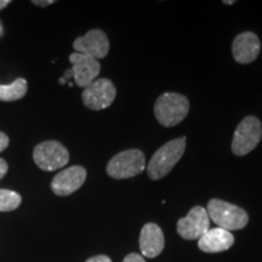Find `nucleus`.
<instances>
[{
	"label": "nucleus",
	"mask_w": 262,
	"mask_h": 262,
	"mask_svg": "<svg viewBox=\"0 0 262 262\" xmlns=\"http://www.w3.org/2000/svg\"><path fill=\"white\" fill-rule=\"evenodd\" d=\"M260 39L253 32H244L234 38L232 44V55L235 62L248 64L254 62L260 55Z\"/></svg>",
	"instance_id": "obj_12"
},
{
	"label": "nucleus",
	"mask_w": 262,
	"mask_h": 262,
	"mask_svg": "<svg viewBox=\"0 0 262 262\" xmlns=\"http://www.w3.org/2000/svg\"><path fill=\"white\" fill-rule=\"evenodd\" d=\"M86 262H112V260L108 256H106V255H97V256L88 258Z\"/></svg>",
	"instance_id": "obj_19"
},
{
	"label": "nucleus",
	"mask_w": 262,
	"mask_h": 262,
	"mask_svg": "<svg viewBox=\"0 0 262 262\" xmlns=\"http://www.w3.org/2000/svg\"><path fill=\"white\" fill-rule=\"evenodd\" d=\"M233 244V234L220 227L209 228V231L198 241L199 249L208 254L222 253V251L228 250Z\"/></svg>",
	"instance_id": "obj_14"
},
{
	"label": "nucleus",
	"mask_w": 262,
	"mask_h": 262,
	"mask_svg": "<svg viewBox=\"0 0 262 262\" xmlns=\"http://www.w3.org/2000/svg\"><path fill=\"white\" fill-rule=\"evenodd\" d=\"M146 169V157L140 149H127L114 156L107 164V173L116 180L131 179Z\"/></svg>",
	"instance_id": "obj_4"
},
{
	"label": "nucleus",
	"mask_w": 262,
	"mask_h": 262,
	"mask_svg": "<svg viewBox=\"0 0 262 262\" xmlns=\"http://www.w3.org/2000/svg\"><path fill=\"white\" fill-rule=\"evenodd\" d=\"M73 48L75 52L86 55L98 61L107 56L110 51V40L103 31L91 29L83 37L75 39Z\"/></svg>",
	"instance_id": "obj_9"
},
{
	"label": "nucleus",
	"mask_w": 262,
	"mask_h": 262,
	"mask_svg": "<svg viewBox=\"0 0 262 262\" xmlns=\"http://www.w3.org/2000/svg\"><path fill=\"white\" fill-rule=\"evenodd\" d=\"M86 175V170L80 165H73L62 170L51 181L52 192L60 196L71 195L84 185Z\"/></svg>",
	"instance_id": "obj_10"
},
{
	"label": "nucleus",
	"mask_w": 262,
	"mask_h": 262,
	"mask_svg": "<svg viewBox=\"0 0 262 262\" xmlns=\"http://www.w3.org/2000/svg\"><path fill=\"white\" fill-rule=\"evenodd\" d=\"M189 102L187 97L178 93H165L155 103V116L163 126L178 125L187 117Z\"/></svg>",
	"instance_id": "obj_2"
},
{
	"label": "nucleus",
	"mask_w": 262,
	"mask_h": 262,
	"mask_svg": "<svg viewBox=\"0 0 262 262\" xmlns=\"http://www.w3.org/2000/svg\"><path fill=\"white\" fill-rule=\"evenodd\" d=\"M28 84L24 78H17L14 83L9 85H0V101L12 102V101L21 100L27 94Z\"/></svg>",
	"instance_id": "obj_15"
},
{
	"label": "nucleus",
	"mask_w": 262,
	"mask_h": 262,
	"mask_svg": "<svg viewBox=\"0 0 262 262\" xmlns=\"http://www.w3.org/2000/svg\"><path fill=\"white\" fill-rule=\"evenodd\" d=\"M70 61L72 63V72L75 84L80 88H86L97 79L101 72L100 62L86 55L73 52L71 54Z\"/></svg>",
	"instance_id": "obj_11"
},
{
	"label": "nucleus",
	"mask_w": 262,
	"mask_h": 262,
	"mask_svg": "<svg viewBox=\"0 0 262 262\" xmlns=\"http://www.w3.org/2000/svg\"><path fill=\"white\" fill-rule=\"evenodd\" d=\"M10 0H0V10H3V9H5L6 6H8L9 4H10Z\"/></svg>",
	"instance_id": "obj_23"
},
{
	"label": "nucleus",
	"mask_w": 262,
	"mask_h": 262,
	"mask_svg": "<svg viewBox=\"0 0 262 262\" xmlns=\"http://www.w3.org/2000/svg\"><path fill=\"white\" fill-rule=\"evenodd\" d=\"M225 4H227V5H232V4H234V2H224Z\"/></svg>",
	"instance_id": "obj_24"
},
{
	"label": "nucleus",
	"mask_w": 262,
	"mask_h": 262,
	"mask_svg": "<svg viewBox=\"0 0 262 262\" xmlns=\"http://www.w3.org/2000/svg\"><path fill=\"white\" fill-rule=\"evenodd\" d=\"M165 239L162 228L156 224H146L141 229L140 249L145 257L155 258L162 254Z\"/></svg>",
	"instance_id": "obj_13"
},
{
	"label": "nucleus",
	"mask_w": 262,
	"mask_h": 262,
	"mask_svg": "<svg viewBox=\"0 0 262 262\" xmlns=\"http://www.w3.org/2000/svg\"><path fill=\"white\" fill-rule=\"evenodd\" d=\"M123 262H146L145 258H143L142 255H139V254H129L127 256L124 258Z\"/></svg>",
	"instance_id": "obj_17"
},
{
	"label": "nucleus",
	"mask_w": 262,
	"mask_h": 262,
	"mask_svg": "<svg viewBox=\"0 0 262 262\" xmlns=\"http://www.w3.org/2000/svg\"><path fill=\"white\" fill-rule=\"evenodd\" d=\"M186 149V137H180L169 141L168 143L160 147L150 158L147 172L152 180H160L173 169L179 163Z\"/></svg>",
	"instance_id": "obj_1"
},
{
	"label": "nucleus",
	"mask_w": 262,
	"mask_h": 262,
	"mask_svg": "<svg viewBox=\"0 0 262 262\" xmlns=\"http://www.w3.org/2000/svg\"><path fill=\"white\" fill-rule=\"evenodd\" d=\"M206 211L217 227L229 232L243 229L249 222V216L244 209L221 199H211Z\"/></svg>",
	"instance_id": "obj_3"
},
{
	"label": "nucleus",
	"mask_w": 262,
	"mask_h": 262,
	"mask_svg": "<svg viewBox=\"0 0 262 262\" xmlns=\"http://www.w3.org/2000/svg\"><path fill=\"white\" fill-rule=\"evenodd\" d=\"M210 228V217L203 206H194L187 216L180 219L178 222V233L183 239L195 241L202 238Z\"/></svg>",
	"instance_id": "obj_8"
},
{
	"label": "nucleus",
	"mask_w": 262,
	"mask_h": 262,
	"mask_svg": "<svg viewBox=\"0 0 262 262\" xmlns=\"http://www.w3.org/2000/svg\"><path fill=\"white\" fill-rule=\"evenodd\" d=\"M262 139V124L256 117H245L234 131L232 152L235 156L249 155Z\"/></svg>",
	"instance_id": "obj_5"
},
{
	"label": "nucleus",
	"mask_w": 262,
	"mask_h": 262,
	"mask_svg": "<svg viewBox=\"0 0 262 262\" xmlns=\"http://www.w3.org/2000/svg\"><path fill=\"white\" fill-rule=\"evenodd\" d=\"M0 33H2V26H0Z\"/></svg>",
	"instance_id": "obj_25"
},
{
	"label": "nucleus",
	"mask_w": 262,
	"mask_h": 262,
	"mask_svg": "<svg viewBox=\"0 0 262 262\" xmlns=\"http://www.w3.org/2000/svg\"><path fill=\"white\" fill-rule=\"evenodd\" d=\"M33 4L38 5V6H48V5H51L54 4V0H45V2H37V0H34V2H32Z\"/></svg>",
	"instance_id": "obj_21"
},
{
	"label": "nucleus",
	"mask_w": 262,
	"mask_h": 262,
	"mask_svg": "<svg viewBox=\"0 0 262 262\" xmlns=\"http://www.w3.org/2000/svg\"><path fill=\"white\" fill-rule=\"evenodd\" d=\"M117 95L114 84L106 78H100L85 88L81 98L85 106L93 111L106 110L113 103Z\"/></svg>",
	"instance_id": "obj_7"
},
{
	"label": "nucleus",
	"mask_w": 262,
	"mask_h": 262,
	"mask_svg": "<svg viewBox=\"0 0 262 262\" xmlns=\"http://www.w3.org/2000/svg\"><path fill=\"white\" fill-rule=\"evenodd\" d=\"M70 78H73V72H72V70H67L64 72V75H63V78H62V79L66 81L67 79H70Z\"/></svg>",
	"instance_id": "obj_22"
},
{
	"label": "nucleus",
	"mask_w": 262,
	"mask_h": 262,
	"mask_svg": "<svg viewBox=\"0 0 262 262\" xmlns=\"http://www.w3.org/2000/svg\"><path fill=\"white\" fill-rule=\"evenodd\" d=\"M8 170H9V165H8V163H6V160L0 158V180H2L6 175Z\"/></svg>",
	"instance_id": "obj_20"
},
{
	"label": "nucleus",
	"mask_w": 262,
	"mask_h": 262,
	"mask_svg": "<svg viewBox=\"0 0 262 262\" xmlns=\"http://www.w3.org/2000/svg\"><path fill=\"white\" fill-rule=\"evenodd\" d=\"M33 159L39 169L54 171L67 165L70 162V153L58 141H44L35 146Z\"/></svg>",
	"instance_id": "obj_6"
},
{
	"label": "nucleus",
	"mask_w": 262,
	"mask_h": 262,
	"mask_svg": "<svg viewBox=\"0 0 262 262\" xmlns=\"http://www.w3.org/2000/svg\"><path fill=\"white\" fill-rule=\"evenodd\" d=\"M22 196L11 189L0 188V211H14L21 205Z\"/></svg>",
	"instance_id": "obj_16"
},
{
	"label": "nucleus",
	"mask_w": 262,
	"mask_h": 262,
	"mask_svg": "<svg viewBox=\"0 0 262 262\" xmlns=\"http://www.w3.org/2000/svg\"><path fill=\"white\" fill-rule=\"evenodd\" d=\"M9 142H10V140H9L8 135L0 131V152H3V150L8 148Z\"/></svg>",
	"instance_id": "obj_18"
}]
</instances>
